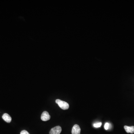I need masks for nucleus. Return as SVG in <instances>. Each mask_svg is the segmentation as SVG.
Returning <instances> with one entry per match:
<instances>
[{
	"label": "nucleus",
	"mask_w": 134,
	"mask_h": 134,
	"mask_svg": "<svg viewBox=\"0 0 134 134\" xmlns=\"http://www.w3.org/2000/svg\"><path fill=\"white\" fill-rule=\"evenodd\" d=\"M56 102L58 105L61 109L63 110L68 109L69 108V104L66 102L64 101L59 99H57L56 100Z\"/></svg>",
	"instance_id": "obj_1"
},
{
	"label": "nucleus",
	"mask_w": 134,
	"mask_h": 134,
	"mask_svg": "<svg viewBox=\"0 0 134 134\" xmlns=\"http://www.w3.org/2000/svg\"><path fill=\"white\" fill-rule=\"evenodd\" d=\"M61 128L60 126H57L52 128L49 132V134H60L61 132Z\"/></svg>",
	"instance_id": "obj_2"
},
{
	"label": "nucleus",
	"mask_w": 134,
	"mask_h": 134,
	"mask_svg": "<svg viewBox=\"0 0 134 134\" xmlns=\"http://www.w3.org/2000/svg\"><path fill=\"white\" fill-rule=\"evenodd\" d=\"M51 117L48 112L44 111L41 115V119L43 121H47L50 119Z\"/></svg>",
	"instance_id": "obj_3"
},
{
	"label": "nucleus",
	"mask_w": 134,
	"mask_h": 134,
	"mask_svg": "<svg viewBox=\"0 0 134 134\" xmlns=\"http://www.w3.org/2000/svg\"><path fill=\"white\" fill-rule=\"evenodd\" d=\"M81 129L80 127L78 124H75L73 126L72 130V134H80Z\"/></svg>",
	"instance_id": "obj_4"
},
{
	"label": "nucleus",
	"mask_w": 134,
	"mask_h": 134,
	"mask_svg": "<svg viewBox=\"0 0 134 134\" xmlns=\"http://www.w3.org/2000/svg\"><path fill=\"white\" fill-rule=\"evenodd\" d=\"M2 117V119H3L4 121H5L6 122H8V123L10 122L11 120H12V118H11V117L7 113L4 114L3 115Z\"/></svg>",
	"instance_id": "obj_5"
},
{
	"label": "nucleus",
	"mask_w": 134,
	"mask_h": 134,
	"mask_svg": "<svg viewBox=\"0 0 134 134\" xmlns=\"http://www.w3.org/2000/svg\"><path fill=\"white\" fill-rule=\"evenodd\" d=\"M124 129L127 133H130L133 134L134 133V126H124Z\"/></svg>",
	"instance_id": "obj_6"
},
{
	"label": "nucleus",
	"mask_w": 134,
	"mask_h": 134,
	"mask_svg": "<svg viewBox=\"0 0 134 134\" xmlns=\"http://www.w3.org/2000/svg\"><path fill=\"white\" fill-rule=\"evenodd\" d=\"M102 123L101 122H97L94 124V126L96 128L100 127L101 126Z\"/></svg>",
	"instance_id": "obj_7"
},
{
	"label": "nucleus",
	"mask_w": 134,
	"mask_h": 134,
	"mask_svg": "<svg viewBox=\"0 0 134 134\" xmlns=\"http://www.w3.org/2000/svg\"><path fill=\"white\" fill-rule=\"evenodd\" d=\"M109 123H108V122H106V124H105L104 129L106 130H107L109 129Z\"/></svg>",
	"instance_id": "obj_8"
},
{
	"label": "nucleus",
	"mask_w": 134,
	"mask_h": 134,
	"mask_svg": "<svg viewBox=\"0 0 134 134\" xmlns=\"http://www.w3.org/2000/svg\"><path fill=\"white\" fill-rule=\"evenodd\" d=\"M20 134H30L27 131L25 130H23L21 131Z\"/></svg>",
	"instance_id": "obj_9"
}]
</instances>
